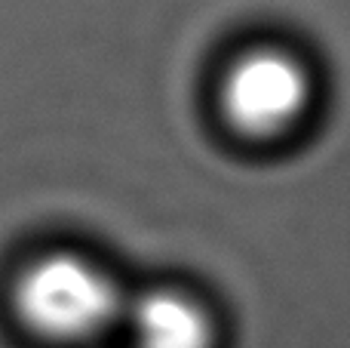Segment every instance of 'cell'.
<instances>
[{"instance_id":"7a4b0ae2","label":"cell","mask_w":350,"mask_h":348,"mask_svg":"<svg viewBox=\"0 0 350 348\" xmlns=\"http://www.w3.org/2000/svg\"><path fill=\"white\" fill-rule=\"evenodd\" d=\"M314 80L295 53L283 47H252L228 65L218 90L221 114L246 139H280L292 133L310 108Z\"/></svg>"},{"instance_id":"3957f363","label":"cell","mask_w":350,"mask_h":348,"mask_svg":"<svg viewBox=\"0 0 350 348\" xmlns=\"http://www.w3.org/2000/svg\"><path fill=\"white\" fill-rule=\"evenodd\" d=\"M135 348H212L215 321L200 299L181 290H151L129 312Z\"/></svg>"},{"instance_id":"6da1fadb","label":"cell","mask_w":350,"mask_h":348,"mask_svg":"<svg viewBox=\"0 0 350 348\" xmlns=\"http://www.w3.org/2000/svg\"><path fill=\"white\" fill-rule=\"evenodd\" d=\"M22 327L49 343H83L117 318L120 293L98 265L77 253H46L12 284Z\"/></svg>"}]
</instances>
